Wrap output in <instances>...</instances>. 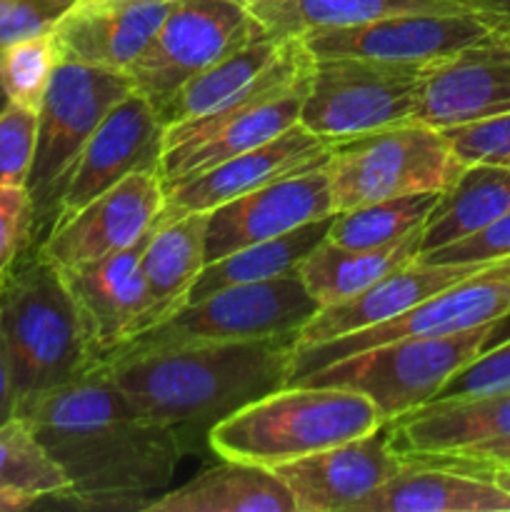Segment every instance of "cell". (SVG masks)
I'll use <instances>...</instances> for the list:
<instances>
[{
    "label": "cell",
    "instance_id": "6da1fadb",
    "mask_svg": "<svg viewBox=\"0 0 510 512\" xmlns=\"http://www.w3.org/2000/svg\"><path fill=\"white\" fill-rule=\"evenodd\" d=\"M15 415L68 475L60 500L85 508L143 510L170 488L188 453L168 425L125 398L100 363L75 383L18 400Z\"/></svg>",
    "mask_w": 510,
    "mask_h": 512
},
{
    "label": "cell",
    "instance_id": "7a4b0ae2",
    "mask_svg": "<svg viewBox=\"0 0 510 512\" xmlns=\"http://www.w3.org/2000/svg\"><path fill=\"white\" fill-rule=\"evenodd\" d=\"M295 333L235 343H198L103 360L105 373L150 420L168 425L185 450L235 410L290 378Z\"/></svg>",
    "mask_w": 510,
    "mask_h": 512
},
{
    "label": "cell",
    "instance_id": "3957f363",
    "mask_svg": "<svg viewBox=\"0 0 510 512\" xmlns=\"http://www.w3.org/2000/svg\"><path fill=\"white\" fill-rule=\"evenodd\" d=\"M0 330L18 400L80 380L98 365L63 273L40 255H20L0 280Z\"/></svg>",
    "mask_w": 510,
    "mask_h": 512
},
{
    "label": "cell",
    "instance_id": "277c9868",
    "mask_svg": "<svg viewBox=\"0 0 510 512\" xmlns=\"http://www.w3.org/2000/svg\"><path fill=\"white\" fill-rule=\"evenodd\" d=\"M385 420L363 393L340 385H283L235 410L208 433V448L220 460L263 468L320 453L360 438Z\"/></svg>",
    "mask_w": 510,
    "mask_h": 512
},
{
    "label": "cell",
    "instance_id": "5b68a950",
    "mask_svg": "<svg viewBox=\"0 0 510 512\" xmlns=\"http://www.w3.org/2000/svg\"><path fill=\"white\" fill-rule=\"evenodd\" d=\"M505 320L438 338H405L375 345L335 360L298 383L340 385L363 393L388 423L430 403L463 365L495 345Z\"/></svg>",
    "mask_w": 510,
    "mask_h": 512
},
{
    "label": "cell",
    "instance_id": "8992f818",
    "mask_svg": "<svg viewBox=\"0 0 510 512\" xmlns=\"http://www.w3.org/2000/svg\"><path fill=\"white\" fill-rule=\"evenodd\" d=\"M133 93L128 73L80 63H58L35 125V153L28 173L33 238L53 225L75 160L105 115Z\"/></svg>",
    "mask_w": 510,
    "mask_h": 512
},
{
    "label": "cell",
    "instance_id": "52a82bcc",
    "mask_svg": "<svg viewBox=\"0 0 510 512\" xmlns=\"http://www.w3.org/2000/svg\"><path fill=\"white\" fill-rule=\"evenodd\" d=\"M443 130L410 120L333 143L325 163L335 210L415 193H445L463 173Z\"/></svg>",
    "mask_w": 510,
    "mask_h": 512
},
{
    "label": "cell",
    "instance_id": "ba28073f",
    "mask_svg": "<svg viewBox=\"0 0 510 512\" xmlns=\"http://www.w3.org/2000/svg\"><path fill=\"white\" fill-rule=\"evenodd\" d=\"M320 310L298 273L233 285L185 303L163 323L125 340L103 360L198 343H235L298 333ZM100 360V363H103Z\"/></svg>",
    "mask_w": 510,
    "mask_h": 512
},
{
    "label": "cell",
    "instance_id": "9c48e42d",
    "mask_svg": "<svg viewBox=\"0 0 510 512\" xmlns=\"http://www.w3.org/2000/svg\"><path fill=\"white\" fill-rule=\"evenodd\" d=\"M423 63L313 60L298 123L328 143L415 120Z\"/></svg>",
    "mask_w": 510,
    "mask_h": 512
},
{
    "label": "cell",
    "instance_id": "30bf717a",
    "mask_svg": "<svg viewBox=\"0 0 510 512\" xmlns=\"http://www.w3.org/2000/svg\"><path fill=\"white\" fill-rule=\"evenodd\" d=\"M265 33L243 0H173L128 78L158 110L190 78Z\"/></svg>",
    "mask_w": 510,
    "mask_h": 512
},
{
    "label": "cell",
    "instance_id": "8fae6325",
    "mask_svg": "<svg viewBox=\"0 0 510 512\" xmlns=\"http://www.w3.org/2000/svg\"><path fill=\"white\" fill-rule=\"evenodd\" d=\"M503 318H510V258L498 260L473 278L440 290L438 295L405 310L403 315L388 323L373 325V328L358 330V333L343 335L328 343L293 350L288 385L298 383L300 378L335 360L363 353L375 345L405 338H438V335L463 333V330L480 328V325Z\"/></svg>",
    "mask_w": 510,
    "mask_h": 512
},
{
    "label": "cell",
    "instance_id": "7c38bea8",
    "mask_svg": "<svg viewBox=\"0 0 510 512\" xmlns=\"http://www.w3.org/2000/svg\"><path fill=\"white\" fill-rule=\"evenodd\" d=\"M300 40L313 60L365 58L428 65L498 38L475 13H405L350 28L313 30Z\"/></svg>",
    "mask_w": 510,
    "mask_h": 512
},
{
    "label": "cell",
    "instance_id": "4fadbf2b",
    "mask_svg": "<svg viewBox=\"0 0 510 512\" xmlns=\"http://www.w3.org/2000/svg\"><path fill=\"white\" fill-rule=\"evenodd\" d=\"M163 200L165 185L158 170H138L53 223L40 243V255L58 270H68L118 253L155 228Z\"/></svg>",
    "mask_w": 510,
    "mask_h": 512
},
{
    "label": "cell",
    "instance_id": "5bb4252c",
    "mask_svg": "<svg viewBox=\"0 0 510 512\" xmlns=\"http://www.w3.org/2000/svg\"><path fill=\"white\" fill-rule=\"evenodd\" d=\"M330 150H333V143L310 133L300 123L293 125L265 145L233 155V158L208 170H200L178 183L165 185V200L155 225L183 218V215L210 213V210L245 193H253L263 185L275 183V180L320 168L328 163Z\"/></svg>",
    "mask_w": 510,
    "mask_h": 512
},
{
    "label": "cell",
    "instance_id": "9a60e30c",
    "mask_svg": "<svg viewBox=\"0 0 510 512\" xmlns=\"http://www.w3.org/2000/svg\"><path fill=\"white\" fill-rule=\"evenodd\" d=\"M408 463L383 423L360 438L270 470L293 493L298 512H350Z\"/></svg>",
    "mask_w": 510,
    "mask_h": 512
},
{
    "label": "cell",
    "instance_id": "2e32d148",
    "mask_svg": "<svg viewBox=\"0 0 510 512\" xmlns=\"http://www.w3.org/2000/svg\"><path fill=\"white\" fill-rule=\"evenodd\" d=\"M335 213L325 165L293 173L205 213V263Z\"/></svg>",
    "mask_w": 510,
    "mask_h": 512
},
{
    "label": "cell",
    "instance_id": "e0dca14e",
    "mask_svg": "<svg viewBox=\"0 0 510 512\" xmlns=\"http://www.w3.org/2000/svg\"><path fill=\"white\" fill-rule=\"evenodd\" d=\"M165 125L153 105L133 90L103 118L75 160L53 223L68 218L138 170H158ZM53 228V225H50Z\"/></svg>",
    "mask_w": 510,
    "mask_h": 512
},
{
    "label": "cell",
    "instance_id": "ac0fdd59",
    "mask_svg": "<svg viewBox=\"0 0 510 512\" xmlns=\"http://www.w3.org/2000/svg\"><path fill=\"white\" fill-rule=\"evenodd\" d=\"M510 113V48L485 43L425 65L415 120L455 128Z\"/></svg>",
    "mask_w": 510,
    "mask_h": 512
},
{
    "label": "cell",
    "instance_id": "d6986e66",
    "mask_svg": "<svg viewBox=\"0 0 510 512\" xmlns=\"http://www.w3.org/2000/svg\"><path fill=\"white\" fill-rule=\"evenodd\" d=\"M310 70L233 120L195 130L165 128L163 155H160L158 165L163 185H173L200 170L213 168L233 155L265 145L268 140L278 138L288 128L298 125L300 108H303L305 93H308Z\"/></svg>",
    "mask_w": 510,
    "mask_h": 512
},
{
    "label": "cell",
    "instance_id": "ffe728a7",
    "mask_svg": "<svg viewBox=\"0 0 510 512\" xmlns=\"http://www.w3.org/2000/svg\"><path fill=\"white\" fill-rule=\"evenodd\" d=\"M173 0H75L50 30L60 63L128 73Z\"/></svg>",
    "mask_w": 510,
    "mask_h": 512
},
{
    "label": "cell",
    "instance_id": "44dd1931",
    "mask_svg": "<svg viewBox=\"0 0 510 512\" xmlns=\"http://www.w3.org/2000/svg\"><path fill=\"white\" fill-rule=\"evenodd\" d=\"M493 263L483 265H450V263H425L415 258L395 268L393 273L375 280L370 288L360 290L343 303L320 308L303 328L295 333L293 350L310 348V345L328 343L373 325L388 323L405 310L415 308L423 300L433 298L440 290L478 275Z\"/></svg>",
    "mask_w": 510,
    "mask_h": 512
},
{
    "label": "cell",
    "instance_id": "7402d4cb",
    "mask_svg": "<svg viewBox=\"0 0 510 512\" xmlns=\"http://www.w3.org/2000/svg\"><path fill=\"white\" fill-rule=\"evenodd\" d=\"M150 235L153 230L118 253L60 270L98 353V363L110 350L133 338L143 318V253Z\"/></svg>",
    "mask_w": 510,
    "mask_h": 512
},
{
    "label": "cell",
    "instance_id": "603a6c76",
    "mask_svg": "<svg viewBox=\"0 0 510 512\" xmlns=\"http://www.w3.org/2000/svg\"><path fill=\"white\" fill-rule=\"evenodd\" d=\"M350 512H510V495L445 458H413Z\"/></svg>",
    "mask_w": 510,
    "mask_h": 512
},
{
    "label": "cell",
    "instance_id": "cb8c5ba5",
    "mask_svg": "<svg viewBox=\"0 0 510 512\" xmlns=\"http://www.w3.org/2000/svg\"><path fill=\"white\" fill-rule=\"evenodd\" d=\"M395 445L413 458L458 455L510 438V393L473 400H430L388 420Z\"/></svg>",
    "mask_w": 510,
    "mask_h": 512
},
{
    "label": "cell",
    "instance_id": "d4e9b609",
    "mask_svg": "<svg viewBox=\"0 0 510 512\" xmlns=\"http://www.w3.org/2000/svg\"><path fill=\"white\" fill-rule=\"evenodd\" d=\"M145 512H298L275 470L223 460L175 490L145 503Z\"/></svg>",
    "mask_w": 510,
    "mask_h": 512
},
{
    "label": "cell",
    "instance_id": "484cf974",
    "mask_svg": "<svg viewBox=\"0 0 510 512\" xmlns=\"http://www.w3.org/2000/svg\"><path fill=\"white\" fill-rule=\"evenodd\" d=\"M205 268V213L183 215L153 228L143 253L145 313L135 335L180 310ZM133 335V338H135Z\"/></svg>",
    "mask_w": 510,
    "mask_h": 512
},
{
    "label": "cell",
    "instance_id": "4316f807",
    "mask_svg": "<svg viewBox=\"0 0 510 512\" xmlns=\"http://www.w3.org/2000/svg\"><path fill=\"white\" fill-rule=\"evenodd\" d=\"M245 5L275 38H300L313 30L350 28L405 13H470L465 0H255Z\"/></svg>",
    "mask_w": 510,
    "mask_h": 512
},
{
    "label": "cell",
    "instance_id": "83f0119b",
    "mask_svg": "<svg viewBox=\"0 0 510 512\" xmlns=\"http://www.w3.org/2000/svg\"><path fill=\"white\" fill-rule=\"evenodd\" d=\"M420 245H423V228L380 248L350 250L323 240L298 265L295 273L303 280L305 290L313 295L315 303L320 308H328V305L353 298L355 293L370 288L383 275L418 258Z\"/></svg>",
    "mask_w": 510,
    "mask_h": 512
},
{
    "label": "cell",
    "instance_id": "f1b7e54d",
    "mask_svg": "<svg viewBox=\"0 0 510 512\" xmlns=\"http://www.w3.org/2000/svg\"><path fill=\"white\" fill-rule=\"evenodd\" d=\"M505 213H510V168L485 163L465 165L425 220L420 253L468 238Z\"/></svg>",
    "mask_w": 510,
    "mask_h": 512
},
{
    "label": "cell",
    "instance_id": "f546056e",
    "mask_svg": "<svg viewBox=\"0 0 510 512\" xmlns=\"http://www.w3.org/2000/svg\"><path fill=\"white\" fill-rule=\"evenodd\" d=\"M283 45L285 38H275V35L265 33L245 43L243 48L223 55L218 63L190 78L163 108L155 110L160 123L170 128V125L190 123V120L203 118V115L223 108L225 103L238 98L243 90H248L270 68V63L278 58Z\"/></svg>",
    "mask_w": 510,
    "mask_h": 512
},
{
    "label": "cell",
    "instance_id": "4dcf8cb0",
    "mask_svg": "<svg viewBox=\"0 0 510 512\" xmlns=\"http://www.w3.org/2000/svg\"><path fill=\"white\" fill-rule=\"evenodd\" d=\"M333 218L335 215H328V218L315 220V223L290 230V233L278 235V238L248 245V248L223 255V258L213 260V263H205L185 303H193V300L205 298V295L215 293V290L233 288V285L265 283V280L295 273L298 265L328 238Z\"/></svg>",
    "mask_w": 510,
    "mask_h": 512
},
{
    "label": "cell",
    "instance_id": "1f68e13d",
    "mask_svg": "<svg viewBox=\"0 0 510 512\" xmlns=\"http://www.w3.org/2000/svg\"><path fill=\"white\" fill-rule=\"evenodd\" d=\"M443 193H415L400 198L375 200L335 213L328 230V243L340 248L363 250L395 243L413 230L423 228Z\"/></svg>",
    "mask_w": 510,
    "mask_h": 512
},
{
    "label": "cell",
    "instance_id": "d6a6232c",
    "mask_svg": "<svg viewBox=\"0 0 510 512\" xmlns=\"http://www.w3.org/2000/svg\"><path fill=\"white\" fill-rule=\"evenodd\" d=\"M0 490L40 500H60L70 490L68 475L18 415L0 425Z\"/></svg>",
    "mask_w": 510,
    "mask_h": 512
},
{
    "label": "cell",
    "instance_id": "836d02e7",
    "mask_svg": "<svg viewBox=\"0 0 510 512\" xmlns=\"http://www.w3.org/2000/svg\"><path fill=\"white\" fill-rule=\"evenodd\" d=\"M58 63L53 33L35 35L0 50V88L8 103L38 110Z\"/></svg>",
    "mask_w": 510,
    "mask_h": 512
},
{
    "label": "cell",
    "instance_id": "e575fe53",
    "mask_svg": "<svg viewBox=\"0 0 510 512\" xmlns=\"http://www.w3.org/2000/svg\"><path fill=\"white\" fill-rule=\"evenodd\" d=\"M500 393H510V338L463 365L433 400H473Z\"/></svg>",
    "mask_w": 510,
    "mask_h": 512
},
{
    "label": "cell",
    "instance_id": "d590c367",
    "mask_svg": "<svg viewBox=\"0 0 510 512\" xmlns=\"http://www.w3.org/2000/svg\"><path fill=\"white\" fill-rule=\"evenodd\" d=\"M443 135L465 165L485 163L510 168V113L445 128Z\"/></svg>",
    "mask_w": 510,
    "mask_h": 512
},
{
    "label": "cell",
    "instance_id": "8d00e7d4",
    "mask_svg": "<svg viewBox=\"0 0 510 512\" xmlns=\"http://www.w3.org/2000/svg\"><path fill=\"white\" fill-rule=\"evenodd\" d=\"M38 110L8 103L0 113V183L25 185L35 153Z\"/></svg>",
    "mask_w": 510,
    "mask_h": 512
},
{
    "label": "cell",
    "instance_id": "74e56055",
    "mask_svg": "<svg viewBox=\"0 0 510 512\" xmlns=\"http://www.w3.org/2000/svg\"><path fill=\"white\" fill-rule=\"evenodd\" d=\"M33 243V203L25 185L0 183V278Z\"/></svg>",
    "mask_w": 510,
    "mask_h": 512
},
{
    "label": "cell",
    "instance_id": "f35d334b",
    "mask_svg": "<svg viewBox=\"0 0 510 512\" xmlns=\"http://www.w3.org/2000/svg\"><path fill=\"white\" fill-rule=\"evenodd\" d=\"M418 258L425 263L450 265H483L510 258V213L500 215L498 220L468 238H460L430 253H420Z\"/></svg>",
    "mask_w": 510,
    "mask_h": 512
},
{
    "label": "cell",
    "instance_id": "ab89813d",
    "mask_svg": "<svg viewBox=\"0 0 510 512\" xmlns=\"http://www.w3.org/2000/svg\"><path fill=\"white\" fill-rule=\"evenodd\" d=\"M75 0H0V50L50 33Z\"/></svg>",
    "mask_w": 510,
    "mask_h": 512
},
{
    "label": "cell",
    "instance_id": "60d3db41",
    "mask_svg": "<svg viewBox=\"0 0 510 512\" xmlns=\"http://www.w3.org/2000/svg\"><path fill=\"white\" fill-rule=\"evenodd\" d=\"M465 3L470 13L480 15L490 25L498 43L510 48V0H465Z\"/></svg>",
    "mask_w": 510,
    "mask_h": 512
},
{
    "label": "cell",
    "instance_id": "b9f144b4",
    "mask_svg": "<svg viewBox=\"0 0 510 512\" xmlns=\"http://www.w3.org/2000/svg\"><path fill=\"white\" fill-rule=\"evenodd\" d=\"M15 408H18V395L13 388V375H10L8 350H5L3 330H0V425L15 418Z\"/></svg>",
    "mask_w": 510,
    "mask_h": 512
},
{
    "label": "cell",
    "instance_id": "7bdbcfd3",
    "mask_svg": "<svg viewBox=\"0 0 510 512\" xmlns=\"http://www.w3.org/2000/svg\"><path fill=\"white\" fill-rule=\"evenodd\" d=\"M455 458H468V460H475V463H488V465H510V438L478 445V448H470L465 450V453H458Z\"/></svg>",
    "mask_w": 510,
    "mask_h": 512
},
{
    "label": "cell",
    "instance_id": "ee69618b",
    "mask_svg": "<svg viewBox=\"0 0 510 512\" xmlns=\"http://www.w3.org/2000/svg\"><path fill=\"white\" fill-rule=\"evenodd\" d=\"M463 460H468V458H463ZM468 463L475 473H483L485 478L493 480L500 490H505V493L510 495V465H488V463H475V460H468Z\"/></svg>",
    "mask_w": 510,
    "mask_h": 512
},
{
    "label": "cell",
    "instance_id": "f6af8a7d",
    "mask_svg": "<svg viewBox=\"0 0 510 512\" xmlns=\"http://www.w3.org/2000/svg\"><path fill=\"white\" fill-rule=\"evenodd\" d=\"M45 500L33 498V495H20V493H5L0 490V512H20V510H30L43 505Z\"/></svg>",
    "mask_w": 510,
    "mask_h": 512
},
{
    "label": "cell",
    "instance_id": "bcb514c9",
    "mask_svg": "<svg viewBox=\"0 0 510 512\" xmlns=\"http://www.w3.org/2000/svg\"><path fill=\"white\" fill-rule=\"evenodd\" d=\"M5 105H8V98H5L3 88H0V113H3V110H5Z\"/></svg>",
    "mask_w": 510,
    "mask_h": 512
},
{
    "label": "cell",
    "instance_id": "7dc6e473",
    "mask_svg": "<svg viewBox=\"0 0 510 512\" xmlns=\"http://www.w3.org/2000/svg\"><path fill=\"white\" fill-rule=\"evenodd\" d=\"M243 3H255V0H243Z\"/></svg>",
    "mask_w": 510,
    "mask_h": 512
},
{
    "label": "cell",
    "instance_id": "c3c4849f",
    "mask_svg": "<svg viewBox=\"0 0 510 512\" xmlns=\"http://www.w3.org/2000/svg\"><path fill=\"white\" fill-rule=\"evenodd\" d=\"M0 280H3V278H0Z\"/></svg>",
    "mask_w": 510,
    "mask_h": 512
}]
</instances>
